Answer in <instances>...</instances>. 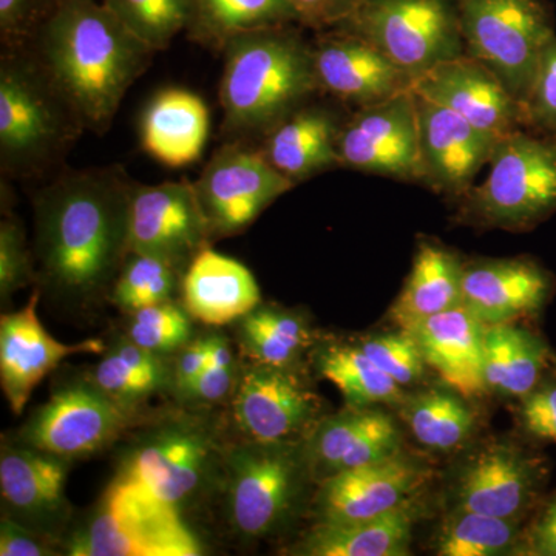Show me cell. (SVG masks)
<instances>
[{
  "label": "cell",
  "mask_w": 556,
  "mask_h": 556,
  "mask_svg": "<svg viewBox=\"0 0 556 556\" xmlns=\"http://www.w3.org/2000/svg\"><path fill=\"white\" fill-rule=\"evenodd\" d=\"M416 98L422 182L452 197H463L478 172L490 163L500 137L479 129L453 110Z\"/></svg>",
  "instance_id": "obj_18"
},
{
  "label": "cell",
  "mask_w": 556,
  "mask_h": 556,
  "mask_svg": "<svg viewBox=\"0 0 556 556\" xmlns=\"http://www.w3.org/2000/svg\"><path fill=\"white\" fill-rule=\"evenodd\" d=\"M68 460L3 442L0 450L2 515L60 544L72 525L73 510L65 495Z\"/></svg>",
  "instance_id": "obj_15"
},
{
  "label": "cell",
  "mask_w": 556,
  "mask_h": 556,
  "mask_svg": "<svg viewBox=\"0 0 556 556\" xmlns=\"http://www.w3.org/2000/svg\"><path fill=\"white\" fill-rule=\"evenodd\" d=\"M422 473L402 456L321 479L314 497L317 522L362 521L407 504Z\"/></svg>",
  "instance_id": "obj_21"
},
{
  "label": "cell",
  "mask_w": 556,
  "mask_h": 556,
  "mask_svg": "<svg viewBox=\"0 0 556 556\" xmlns=\"http://www.w3.org/2000/svg\"><path fill=\"white\" fill-rule=\"evenodd\" d=\"M340 166L422 181L419 121L413 90L382 104L357 109L338 138Z\"/></svg>",
  "instance_id": "obj_13"
},
{
  "label": "cell",
  "mask_w": 556,
  "mask_h": 556,
  "mask_svg": "<svg viewBox=\"0 0 556 556\" xmlns=\"http://www.w3.org/2000/svg\"><path fill=\"white\" fill-rule=\"evenodd\" d=\"M489 177L464 193L463 214L497 228H530L556 212V137L529 129L500 138Z\"/></svg>",
  "instance_id": "obj_8"
},
{
  "label": "cell",
  "mask_w": 556,
  "mask_h": 556,
  "mask_svg": "<svg viewBox=\"0 0 556 556\" xmlns=\"http://www.w3.org/2000/svg\"><path fill=\"white\" fill-rule=\"evenodd\" d=\"M208 126V109L199 94L186 89H164L146 105L139 123V141L153 160L179 169L200 160Z\"/></svg>",
  "instance_id": "obj_27"
},
{
  "label": "cell",
  "mask_w": 556,
  "mask_h": 556,
  "mask_svg": "<svg viewBox=\"0 0 556 556\" xmlns=\"http://www.w3.org/2000/svg\"><path fill=\"white\" fill-rule=\"evenodd\" d=\"M334 28L371 42L413 84L442 62L466 54L455 0H357Z\"/></svg>",
  "instance_id": "obj_10"
},
{
  "label": "cell",
  "mask_w": 556,
  "mask_h": 556,
  "mask_svg": "<svg viewBox=\"0 0 556 556\" xmlns=\"http://www.w3.org/2000/svg\"><path fill=\"white\" fill-rule=\"evenodd\" d=\"M150 49L166 50L188 30L192 0H101Z\"/></svg>",
  "instance_id": "obj_38"
},
{
  "label": "cell",
  "mask_w": 556,
  "mask_h": 556,
  "mask_svg": "<svg viewBox=\"0 0 556 556\" xmlns=\"http://www.w3.org/2000/svg\"><path fill=\"white\" fill-rule=\"evenodd\" d=\"M236 354L228 338L212 332L211 361L181 399L199 405H214L232 397L239 382Z\"/></svg>",
  "instance_id": "obj_42"
},
{
  "label": "cell",
  "mask_w": 556,
  "mask_h": 556,
  "mask_svg": "<svg viewBox=\"0 0 556 556\" xmlns=\"http://www.w3.org/2000/svg\"><path fill=\"white\" fill-rule=\"evenodd\" d=\"M399 441L396 424L387 413L351 407L314 427L305 444L311 475L321 481L339 471L396 456Z\"/></svg>",
  "instance_id": "obj_22"
},
{
  "label": "cell",
  "mask_w": 556,
  "mask_h": 556,
  "mask_svg": "<svg viewBox=\"0 0 556 556\" xmlns=\"http://www.w3.org/2000/svg\"><path fill=\"white\" fill-rule=\"evenodd\" d=\"M415 511L404 504L380 517L350 522H317L295 548L303 556H405Z\"/></svg>",
  "instance_id": "obj_30"
},
{
  "label": "cell",
  "mask_w": 556,
  "mask_h": 556,
  "mask_svg": "<svg viewBox=\"0 0 556 556\" xmlns=\"http://www.w3.org/2000/svg\"><path fill=\"white\" fill-rule=\"evenodd\" d=\"M338 113L305 104L278 123L258 146L269 163L294 185L340 166Z\"/></svg>",
  "instance_id": "obj_26"
},
{
  "label": "cell",
  "mask_w": 556,
  "mask_h": 556,
  "mask_svg": "<svg viewBox=\"0 0 556 556\" xmlns=\"http://www.w3.org/2000/svg\"><path fill=\"white\" fill-rule=\"evenodd\" d=\"M68 556H200L203 544L181 510L144 482L116 473L90 514L61 543Z\"/></svg>",
  "instance_id": "obj_5"
},
{
  "label": "cell",
  "mask_w": 556,
  "mask_h": 556,
  "mask_svg": "<svg viewBox=\"0 0 556 556\" xmlns=\"http://www.w3.org/2000/svg\"><path fill=\"white\" fill-rule=\"evenodd\" d=\"M38 280L35 257L28 249L22 223L13 215L0 223V299L9 302L20 289Z\"/></svg>",
  "instance_id": "obj_43"
},
{
  "label": "cell",
  "mask_w": 556,
  "mask_h": 556,
  "mask_svg": "<svg viewBox=\"0 0 556 556\" xmlns=\"http://www.w3.org/2000/svg\"><path fill=\"white\" fill-rule=\"evenodd\" d=\"M530 544L533 555L556 556V497L533 529Z\"/></svg>",
  "instance_id": "obj_50"
},
{
  "label": "cell",
  "mask_w": 556,
  "mask_h": 556,
  "mask_svg": "<svg viewBox=\"0 0 556 556\" xmlns=\"http://www.w3.org/2000/svg\"><path fill=\"white\" fill-rule=\"evenodd\" d=\"M538 473L517 450L489 447L479 453L457 485L463 510L500 518H518L535 493Z\"/></svg>",
  "instance_id": "obj_28"
},
{
  "label": "cell",
  "mask_w": 556,
  "mask_h": 556,
  "mask_svg": "<svg viewBox=\"0 0 556 556\" xmlns=\"http://www.w3.org/2000/svg\"><path fill=\"white\" fill-rule=\"evenodd\" d=\"M212 334L195 338L174 357V391L181 397L211 361Z\"/></svg>",
  "instance_id": "obj_48"
},
{
  "label": "cell",
  "mask_w": 556,
  "mask_h": 556,
  "mask_svg": "<svg viewBox=\"0 0 556 556\" xmlns=\"http://www.w3.org/2000/svg\"><path fill=\"white\" fill-rule=\"evenodd\" d=\"M86 124L31 46L0 54V170L3 178L40 179L64 169Z\"/></svg>",
  "instance_id": "obj_4"
},
{
  "label": "cell",
  "mask_w": 556,
  "mask_h": 556,
  "mask_svg": "<svg viewBox=\"0 0 556 556\" xmlns=\"http://www.w3.org/2000/svg\"><path fill=\"white\" fill-rule=\"evenodd\" d=\"M485 328L463 303L427 318L413 331L428 367L463 397L481 396L486 390Z\"/></svg>",
  "instance_id": "obj_24"
},
{
  "label": "cell",
  "mask_w": 556,
  "mask_h": 556,
  "mask_svg": "<svg viewBox=\"0 0 556 556\" xmlns=\"http://www.w3.org/2000/svg\"><path fill=\"white\" fill-rule=\"evenodd\" d=\"M135 181L119 164L62 169L36 192L35 263L39 283L84 306L110 294L129 257Z\"/></svg>",
  "instance_id": "obj_1"
},
{
  "label": "cell",
  "mask_w": 556,
  "mask_h": 556,
  "mask_svg": "<svg viewBox=\"0 0 556 556\" xmlns=\"http://www.w3.org/2000/svg\"><path fill=\"white\" fill-rule=\"evenodd\" d=\"M358 345L383 372L396 380L399 386H412L422 378L424 365L427 364L413 332L376 336L362 340Z\"/></svg>",
  "instance_id": "obj_41"
},
{
  "label": "cell",
  "mask_w": 556,
  "mask_h": 556,
  "mask_svg": "<svg viewBox=\"0 0 556 556\" xmlns=\"http://www.w3.org/2000/svg\"><path fill=\"white\" fill-rule=\"evenodd\" d=\"M316 367L348 404L354 408L371 407L401 397V386L368 357L361 345L332 343L318 351Z\"/></svg>",
  "instance_id": "obj_34"
},
{
  "label": "cell",
  "mask_w": 556,
  "mask_h": 556,
  "mask_svg": "<svg viewBox=\"0 0 556 556\" xmlns=\"http://www.w3.org/2000/svg\"><path fill=\"white\" fill-rule=\"evenodd\" d=\"M179 292L190 316L215 328L239 321L262 303L254 274L211 247L190 262Z\"/></svg>",
  "instance_id": "obj_25"
},
{
  "label": "cell",
  "mask_w": 556,
  "mask_h": 556,
  "mask_svg": "<svg viewBox=\"0 0 556 556\" xmlns=\"http://www.w3.org/2000/svg\"><path fill=\"white\" fill-rule=\"evenodd\" d=\"M60 546L9 517L0 519V556H54Z\"/></svg>",
  "instance_id": "obj_46"
},
{
  "label": "cell",
  "mask_w": 556,
  "mask_h": 556,
  "mask_svg": "<svg viewBox=\"0 0 556 556\" xmlns=\"http://www.w3.org/2000/svg\"><path fill=\"white\" fill-rule=\"evenodd\" d=\"M318 86L356 109L382 104L413 89V79L371 42L338 28L313 46Z\"/></svg>",
  "instance_id": "obj_17"
},
{
  "label": "cell",
  "mask_w": 556,
  "mask_h": 556,
  "mask_svg": "<svg viewBox=\"0 0 556 556\" xmlns=\"http://www.w3.org/2000/svg\"><path fill=\"white\" fill-rule=\"evenodd\" d=\"M551 289L552 277L530 260H489L464 266L463 303L486 327L535 313Z\"/></svg>",
  "instance_id": "obj_23"
},
{
  "label": "cell",
  "mask_w": 556,
  "mask_h": 556,
  "mask_svg": "<svg viewBox=\"0 0 556 556\" xmlns=\"http://www.w3.org/2000/svg\"><path fill=\"white\" fill-rule=\"evenodd\" d=\"M507 346L506 396L526 397L535 390L547 367V350L526 329L504 324Z\"/></svg>",
  "instance_id": "obj_40"
},
{
  "label": "cell",
  "mask_w": 556,
  "mask_h": 556,
  "mask_svg": "<svg viewBox=\"0 0 556 556\" xmlns=\"http://www.w3.org/2000/svg\"><path fill=\"white\" fill-rule=\"evenodd\" d=\"M467 56L485 65L525 108L538 64L555 38L547 0H455Z\"/></svg>",
  "instance_id": "obj_9"
},
{
  "label": "cell",
  "mask_w": 556,
  "mask_h": 556,
  "mask_svg": "<svg viewBox=\"0 0 556 556\" xmlns=\"http://www.w3.org/2000/svg\"><path fill=\"white\" fill-rule=\"evenodd\" d=\"M237 339L251 364L277 368H294L313 342L302 316L263 303L237 321Z\"/></svg>",
  "instance_id": "obj_33"
},
{
  "label": "cell",
  "mask_w": 556,
  "mask_h": 556,
  "mask_svg": "<svg viewBox=\"0 0 556 556\" xmlns=\"http://www.w3.org/2000/svg\"><path fill=\"white\" fill-rule=\"evenodd\" d=\"M40 289L33 292L24 308L0 318V383L14 415H22L33 391L64 358L79 353H102L98 339L62 343L40 324Z\"/></svg>",
  "instance_id": "obj_20"
},
{
  "label": "cell",
  "mask_w": 556,
  "mask_h": 556,
  "mask_svg": "<svg viewBox=\"0 0 556 556\" xmlns=\"http://www.w3.org/2000/svg\"><path fill=\"white\" fill-rule=\"evenodd\" d=\"M228 447L204 413H166L135 434L118 471L182 511L218 486Z\"/></svg>",
  "instance_id": "obj_7"
},
{
  "label": "cell",
  "mask_w": 556,
  "mask_h": 556,
  "mask_svg": "<svg viewBox=\"0 0 556 556\" xmlns=\"http://www.w3.org/2000/svg\"><path fill=\"white\" fill-rule=\"evenodd\" d=\"M174 357L150 353L123 338L105 350L90 378L116 404L138 415L150 397L174 390Z\"/></svg>",
  "instance_id": "obj_31"
},
{
  "label": "cell",
  "mask_w": 556,
  "mask_h": 556,
  "mask_svg": "<svg viewBox=\"0 0 556 556\" xmlns=\"http://www.w3.org/2000/svg\"><path fill=\"white\" fill-rule=\"evenodd\" d=\"M62 2L64 0H0V39L3 49L30 46Z\"/></svg>",
  "instance_id": "obj_45"
},
{
  "label": "cell",
  "mask_w": 556,
  "mask_h": 556,
  "mask_svg": "<svg viewBox=\"0 0 556 556\" xmlns=\"http://www.w3.org/2000/svg\"><path fill=\"white\" fill-rule=\"evenodd\" d=\"M460 397L448 391H428L413 399L407 409L413 437L438 452L464 444L473 430V415Z\"/></svg>",
  "instance_id": "obj_35"
},
{
  "label": "cell",
  "mask_w": 556,
  "mask_h": 556,
  "mask_svg": "<svg viewBox=\"0 0 556 556\" xmlns=\"http://www.w3.org/2000/svg\"><path fill=\"white\" fill-rule=\"evenodd\" d=\"M308 475L305 445L298 442L230 444L218 489L233 535L257 541L281 532L295 515Z\"/></svg>",
  "instance_id": "obj_6"
},
{
  "label": "cell",
  "mask_w": 556,
  "mask_h": 556,
  "mask_svg": "<svg viewBox=\"0 0 556 556\" xmlns=\"http://www.w3.org/2000/svg\"><path fill=\"white\" fill-rule=\"evenodd\" d=\"M521 417L530 433L556 442V386H547L527 394Z\"/></svg>",
  "instance_id": "obj_47"
},
{
  "label": "cell",
  "mask_w": 556,
  "mask_h": 556,
  "mask_svg": "<svg viewBox=\"0 0 556 556\" xmlns=\"http://www.w3.org/2000/svg\"><path fill=\"white\" fill-rule=\"evenodd\" d=\"M124 338L159 356L174 357L193 339L192 316L175 300L127 314Z\"/></svg>",
  "instance_id": "obj_39"
},
{
  "label": "cell",
  "mask_w": 556,
  "mask_h": 556,
  "mask_svg": "<svg viewBox=\"0 0 556 556\" xmlns=\"http://www.w3.org/2000/svg\"><path fill=\"white\" fill-rule=\"evenodd\" d=\"M525 113L526 129L556 137V36L538 64Z\"/></svg>",
  "instance_id": "obj_44"
},
{
  "label": "cell",
  "mask_w": 556,
  "mask_h": 556,
  "mask_svg": "<svg viewBox=\"0 0 556 556\" xmlns=\"http://www.w3.org/2000/svg\"><path fill=\"white\" fill-rule=\"evenodd\" d=\"M222 53L219 104L226 141L262 139L321 91L313 46L294 25L243 33Z\"/></svg>",
  "instance_id": "obj_3"
},
{
  "label": "cell",
  "mask_w": 556,
  "mask_h": 556,
  "mask_svg": "<svg viewBox=\"0 0 556 556\" xmlns=\"http://www.w3.org/2000/svg\"><path fill=\"white\" fill-rule=\"evenodd\" d=\"M412 90L496 137L526 129L525 108L495 73L467 54L431 68L415 80Z\"/></svg>",
  "instance_id": "obj_19"
},
{
  "label": "cell",
  "mask_w": 556,
  "mask_h": 556,
  "mask_svg": "<svg viewBox=\"0 0 556 556\" xmlns=\"http://www.w3.org/2000/svg\"><path fill=\"white\" fill-rule=\"evenodd\" d=\"M294 186L244 141H226L193 181L211 241L239 236Z\"/></svg>",
  "instance_id": "obj_11"
},
{
  "label": "cell",
  "mask_w": 556,
  "mask_h": 556,
  "mask_svg": "<svg viewBox=\"0 0 556 556\" xmlns=\"http://www.w3.org/2000/svg\"><path fill=\"white\" fill-rule=\"evenodd\" d=\"M30 46L86 129L100 135L156 53L98 0H64Z\"/></svg>",
  "instance_id": "obj_2"
},
{
  "label": "cell",
  "mask_w": 556,
  "mask_h": 556,
  "mask_svg": "<svg viewBox=\"0 0 556 556\" xmlns=\"http://www.w3.org/2000/svg\"><path fill=\"white\" fill-rule=\"evenodd\" d=\"M182 274L185 270L166 260L130 252L109 295L123 313L131 314L175 300L181 291Z\"/></svg>",
  "instance_id": "obj_36"
},
{
  "label": "cell",
  "mask_w": 556,
  "mask_h": 556,
  "mask_svg": "<svg viewBox=\"0 0 556 556\" xmlns=\"http://www.w3.org/2000/svg\"><path fill=\"white\" fill-rule=\"evenodd\" d=\"M518 530V518L492 517L459 508L438 538V555H504L517 543Z\"/></svg>",
  "instance_id": "obj_37"
},
{
  "label": "cell",
  "mask_w": 556,
  "mask_h": 556,
  "mask_svg": "<svg viewBox=\"0 0 556 556\" xmlns=\"http://www.w3.org/2000/svg\"><path fill=\"white\" fill-rule=\"evenodd\" d=\"M281 25H302L289 0H192L189 39L222 51L243 33Z\"/></svg>",
  "instance_id": "obj_32"
},
{
  "label": "cell",
  "mask_w": 556,
  "mask_h": 556,
  "mask_svg": "<svg viewBox=\"0 0 556 556\" xmlns=\"http://www.w3.org/2000/svg\"><path fill=\"white\" fill-rule=\"evenodd\" d=\"M464 266L448 249L424 241L407 283L391 308L401 331L413 332L424 320L463 305Z\"/></svg>",
  "instance_id": "obj_29"
},
{
  "label": "cell",
  "mask_w": 556,
  "mask_h": 556,
  "mask_svg": "<svg viewBox=\"0 0 556 556\" xmlns=\"http://www.w3.org/2000/svg\"><path fill=\"white\" fill-rule=\"evenodd\" d=\"M320 409V399L294 368L251 364L232 394V417L244 439L298 442Z\"/></svg>",
  "instance_id": "obj_16"
},
{
  "label": "cell",
  "mask_w": 556,
  "mask_h": 556,
  "mask_svg": "<svg viewBox=\"0 0 556 556\" xmlns=\"http://www.w3.org/2000/svg\"><path fill=\"white\" fill-rule=\"evenodd\" d=\"M211 237L193 182H135L130 200L129 247L135 254L166 260L186 270Z\"/></svg>",
  "instance_id": "obj_14"
},
{
  "label": "cell",
  "mask_w": 556,
  "mask_h": 556,
  "mask_svg": "<svg viewBox=\"0 0 556 556\" xmlns=\"http://www.w3.org/2000/svg\"><path fill=\"white\" fill-rule=\"evenodd\" d=\"M298 11L300 24L325 31L338 27L353 11L357 0H289Z\"/></svg>",
  "instance_id": "obj_49"
},
{
  "label": "cell",
  "mask_w": 556,
  "mask_h": 556,
  "mask_svg": "<svg viewBox=\"0 0 556 556\" xmlns=\"http://www.w3.org/2000/svg\"><path fill=\"white\" fill-rule=\"evenodd\" d=\"M135 417L91 378L73 379L31 413L16 441L72 463L118 441Z\"/></svg>",
  "instance_id": "obj_12"
}]
</instances>
